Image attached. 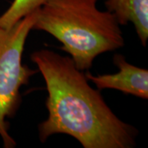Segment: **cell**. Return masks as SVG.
Listing matches in <instances>:
<instances>
[{
	"instance_id": "2",
	"label": "cell",
	"mask_w": 148,
	"mask_h": 148,
	"mask_svg": "<svg viewBox=\"0 0 148 148\" xmlns=\"http://www.w3.org/2000/svg\"><path fill=\"white\" fill-rule=\"evenodd\" d=\"M98 0H45L32 30L47 32L62 44L76 67L85 71L95 58L124 45L115 16L96 7Z\"/></svg>"
},
{
	"instance_id": "6",
	"label": "cell",
	"mask_w": 148,
	"mask_h": 148,
	"mask_svg": "<svg viewBox=\"0 0 148 148\" xmlns=\"http://www.w3.org/2000/svg\"><path fill=\"white\" fill-rule=\"evenodd\" d=\"M45 0H13L10 7L0 16V27L9 29L18 21L36 10Z\"/></svg>"
},
{
	"instance_id": "3",
	"label": "cell",
	"mask_w": 148,
	"mask_h": 148,
	"mask_svg": "<svg viewBox=\"0 0 148 148\" xmlns=\"http://www.w3.org/2000/svg\"><path fill=\"white\" fill-rule=\"evenodd\" d=\"M36 16L37 9L9 29L0 27V137L5 148L16 147V141L8 132V119L20 107L21 87L28 84L37 72L22 64L25 44Z\"/></svg>"
},
{
	"instance_id": "4",
	"label": "cell",
	"mask_w": 148,
	"mask_h": 148,
	"mask_svg": "<svg viewBox=\"0 0 148 148\" xmlns=\"http://www.w3.org/2000/svg\"><path fill=\"white\" fill-rule=\"evenodd\" d=\"M114 64L119 71L114 74L93 76L89 72L85 73L88 81L92 82L99 90L114 89L124 94L132 95L143 100L148 99V71L127 63L123 55L115 53Z\"/></svg>"
},
{
	"instance_id": "1",
	"label": "cell",
	"mask_w": 148,
	"mask_h": 148,
	"mask_svg": "<svg viewBox=\"0 0 148 148\" xmlns=\"http://www.w3.org/2000/svg\"><path fill=\"white\" fill-rule=\"evenodd\" d=\"M31 59L42 74L48 92L49 115L38 125L41 143L54 134H67L84 148L135 147L138 130L116 116L69 56L40 49Z\"/></svg>"
},
{
	"instance_id": "5",
	"label": "cell",
	"mask_w": 148,
	"mask_h": 148,
	"mask_svg": "<svg viewBox=\"0 0 148 148\" xmlns=\"http://www.w3.org/2000/svg\"><path fill=\"white\" fill-rule=\"evenodd\" d=\"M106 10L113 13L120 26L132 22L144 47L148 40V0H105Z\"/></svg>"
}]
</instances>
